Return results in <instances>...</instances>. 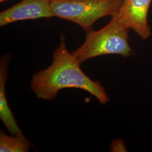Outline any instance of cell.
Listing matches in <instances>:
<instances>
[{"instance_id": "1", "label": "cell", "mask_w": 152, "mask_h": 152, "mask_svg": "<svg viewBox=\"0 0 152 152\" xmlns=\"http://www.w3.org/2000/svg\"><path fill=\"white\" fill-rule=\"evenodd\" d=\"M81 64L73 54L68 51L62 34L60 44L53 53L51 64L33 77L31 90L38 99L52 100L61 90L75 88L88 92L102 104L108 103V95L101 83L86 75Z\"/></svg>"}, {"instance_id": "2", "label": "cell", "mask_w": 152, "mask_h": 152, "mask_svg": "<svg viewBox=\"0 0 152 152\" xmlns=\"http://www.w3.org/2000/svg\"><path fill=\"white\" fill-rule=\"evenodd\" d=\"M129 29L114 14L102 29L86 33L84 42L72 53L81 64L103 55H119L129 57L134 54L129 43Z\"/></svg>"}, {"instance_id": "3", "label": "cell", "mask_w": 152, "mask_h": 152, "mask_svg": "<svg viewBox=\"0 0 152 152\" xmlns=\"http://www.w3.org/2000/svg\"><path fill=\"white\" fill-rule=\"evenodd\" d=\"M124 0H51L54 17L75 23L87 33L98 20L113 16Z\"/></svg>"}, {"instance_id": "4", "label": "cell", "mask_w": 152, "mask_h": 152, "mask_svg": "<svg viewBox=\"0 0 152 152\" xmlns=\"http://www.w3.org/2000/svg\"><path fill=\"white\" fill-rule=\"evenodd\" d=\"M152 0H124L115 15L128 29H131L142 39L151 36L148 15Z\"/></svg>"}, {"instance_id": "5", "label": "cell", "mask_w": 152, "mask_h": 152, "mask_svg": "<svg viewBox=\"0 0 152 152\" xmlns=\"http://www.w3.org/2000/svg\"><path fill=\"white\" fill-rule=\"evenodd\" d=\"M51 0H22L0 13V26L24 20L54 17Z\"/></svg>"}, {"instance_id": "6", "label": "cell", "mask_w": 152, "mask_h": 152, "mask_svg": "<svg viewBox=\"0 0 152 152\" xmlns=\"http://www.w3.org/2000/svg\"><path fill=\"white\" fill-rule=\"evenodd\" d=\"M9 59L3 57L0 63V119L11 135L22 134L10 108L6 93Z\"/></svg>"}, {"instance_id": "7", "label": "cell", "mask_w": 152, "mask_h": 152, "mask_svg": "<svg viewBox=\"0 0 152 152\" xmlns=\"http://www.w3.org/2000/svg\"><path fill=\"white\" fill-rule=\"evenodd\" d=\"M32 147L23 134L9 136L3 131L0 132V152H27Z\"/></svg>"}, {"instance_id": "8", "label": "cell", "mask_w": 152, "mask_h": 152, "mask_svg": "<svg viewBox=\"0 0 152 152\" xmlns=\"http://www.w3.org/2000/svg\"><path fill=\"white\" fill-rule=\"evenodd\" d=\"M5 1H7V0H0V2H3Z\"/></svg>"}]
</instances>
